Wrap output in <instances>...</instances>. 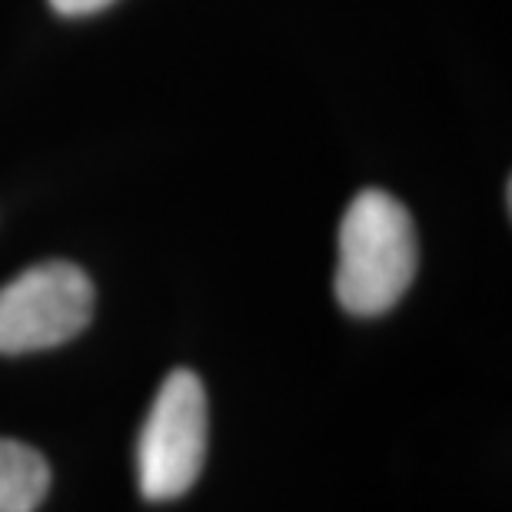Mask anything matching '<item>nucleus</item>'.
Masks as SVG:
<instances>
[{"label": "nucleus", "mask_w": 512, "mask_h": 512, "mask_svg": "<svg viewBox=\"0 0 512 512\" xmlns=\"http://www.w3.org/2000/svg\"><path fill=\"white\" fill-rule=\"evenodd\" d=\"M419 266L409 210L386 190H363L340 223L336 300L353 316H380L403 300Z\"/></svg>", "instance_id": "f257e3e1"}, {"label": "nucleus", "mask_w": 512, "mask_h": 512, "mask_svg": "<svg viewBox=\"0 0 512 512\" xmlns=\"http://www.w3.org/2000/svg\"><path fill=\"white\" fill-rule=\"evenodd\" d=\"M207 389L190 370L160 383L147 423L137 436V483L143 499L170 503L197 483L207 459Z\"/></svg>", "instance_id": "f03ea898"}, {"label": "nucleus", "mask_w": 512, "mask_h": 512, "mask_svg": "<svg viewBox=\"0 0 512 512\" xmlns=\"http://www.w3.org/2000/svg\"><path fill=\"white\" fill-rule=\"evenodd\" d=\"M94 316V283L74 263L50 260L0 290V353L20 356L74 340Z\"/></svg>", "instance_id": "7ed1b4c3"}, {"label": "nucleus", "mask_w": 512, "mask_h": 512, "mask_svg": "<svg viewBox=\"0 0 512 512\" xmlns=\"http://www.w3.org/2000/svg\"><path fill=\"white\" fill-rule=\"evenodd\" d=\"M50 489V466L34 446L0 439V512H34Z\"/></svg>", "instance_id": "20e7f679"}, {"label": "nucleus", "mask_w": 512, "mask_h": 512, "mask_svg": "<svg viewBox=\"0 0 512 512\" xmlns=\"http://www.w3.org/2000/svg\"><path fill=\"white\" fill-rule=\"evenodd\" d=\"M110 4H114V0H50V7H54L60 17H87Z\"/></svg>", "instance_id": "39448f33"}]
</instances>
